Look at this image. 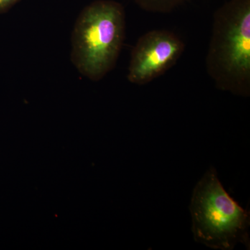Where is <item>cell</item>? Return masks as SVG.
<instances>
[{"instance_id": "obj_1", "label": "cell", "mask_w": 250, "mask_h": 250, "mask_svg": "<svg viewBox=\"0 0 250 250\" xmlns=\"http://www.w3.org/2000/svg\"><path fill=\"white\" fill-rule=\"evenodd\" d=\"M125 31L124 8L113 0H96L81 11L71 39V61L92 81L102 80L116 65Z\"/></svg>"}, {"instance_id": "obj_2", "label": "cell", "mask_w": 250, "mask_h": 250, "mask_svg": "<svg viewBox=\"0 0 250 250\" xmlns=\"http://www.w3.org/2000/svg\"><path fill=\"white\" fill-rule=\"evenodd\" d=\"M192 232L197 243L214 250H250V212L229 195L210 167L195 186L190 207Z\"/></svg>"}, {"instance_id": "obj_3", "label": "cell", "mask_w": 250, "mask_h": 250, "mask_svg": "<svg viewBox=\"0 0 250 250\" xmlns=\"http://www.w3.org/2000/svg\"><path fill=\"white\" fill-rule=\"evenodd\" d=\"M208 64L220 88L249 95L250 0H231L217 11Z\"/></svg>"}, {"instance_id": "obj_4", "label": "cell", "mask_w": 250, "mask_h": 250, "mask_svg": "<svg viewBox=\"0 0 250 250\" xmlns=\"http://www.w3.org/2000/svg\"><path fill=\"white\" fill-rule=\"evenodd\" d=\"M183 49L182 41L170 32L147 33L133 49L128 80L137 84L150 82L170 68L180 57Z\"/></svg>"}, {"instance_id": "obj_5", "label": "cell", "mask_w": 250, "mask_h": 250, "mask_svg": "<svg viewBox=\"0 0 250 250\" xmlns=\"http://www.w3.org/2000/svg\"><path fill=\"white\" fill-rule=\"evenodd\" d=\"M143 9L155 12H167L182 4L186 0H134Z\"/></svg>"}, {"instance_id": "obj_6", "label": "cell", "mask_w": 250, "mask_h": 250, "mask_svg": "<svg viewBox=\"0 0 250 250\" xmlns=\"http://www.w3.org/2000/svg\"><path fill=\"white\" fill-rule=\"evenodd\" d=\"M21 0H0V14L7 12Z\"/></svg>"}]
</instances>
